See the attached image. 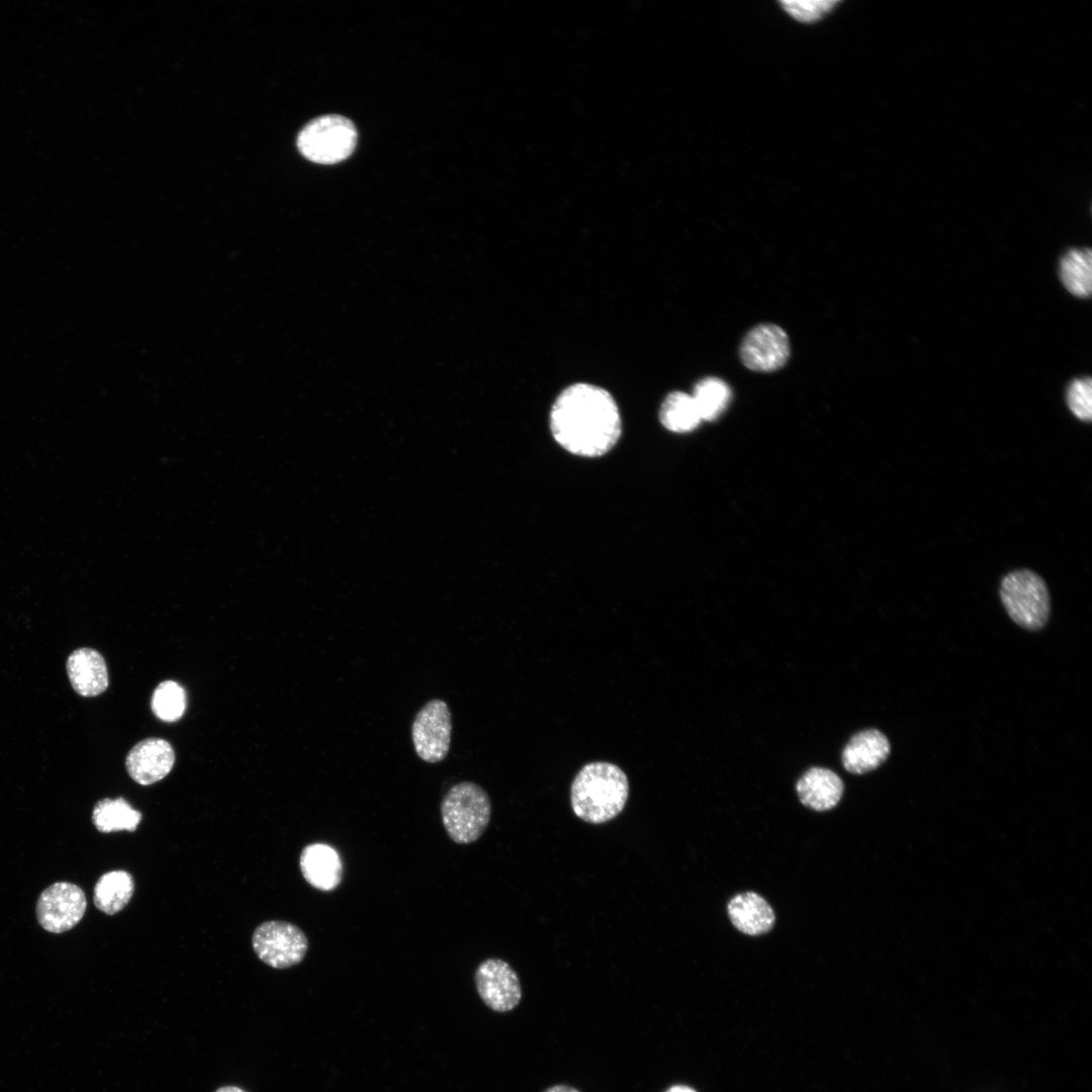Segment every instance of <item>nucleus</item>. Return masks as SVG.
I'll list each match as a JSON object with an SVG mask.
<instances>
[{
  "label": "nucleus",
  "instance_id": "11",
  "mask_svg": "<svg viewBox=\"0 0 1092 1092\" xmlns=\"http://www.w3.org/2000/svg\"><path fill=\"white\" fill-rule=\"evenodd\" d=\"M175 762L172 745L162 738H147L136 743L125 758L129 777L143 786L164 779Z\"/></svg>",
  "mask_w": 1092,
  "mask_h": 1092
},
{
  "label": "nucleus",
  "instance_id": "26",
  "mask_svg": "<svg viewBox=\"0 0 1092 1092\" xmlns=\"http://www.w3.org/2000/svg\"><path fill=\"white\" fill-rule=\"evenodd\" d=\"M665 1092H696V1091L693 1090L690 1087H687V1086H672L668 1090H666Z\"/></svg>",
  "mask_w": 1092,
  "mask_h": 1092
},
{
  "label": "nucleus",
  "instance_id": "16",
  "mask_svg": "<svg viewBox=\"0 0 1092 1092\" xmlns=\"http://www.w3.org/2000/svg\"><path fill=\"white\" fill-rule=\"evenodd\" d=\"M727 911L736 929L747 935L764 934L772 928L776 921L770 905L754 892L734 896L728 903Z\"/></svg>",
  "mask_w": 1092,
  "mask_h": 1092
},
{
  "label": "nucleus",
  "instance_id": "14",
  "mask_svg": "<svg viewBox=\"0 0 1092 1092\" xmlns=\"http://www.w3.org/2000/svg\"><path fill=\"white\" fill-rule=\"evenodd\" d=\"M890 742L877 729H868L853 735L842 751L844 768L854 775H862L879 767L889 756Z\"/></svg>",
  "mask_w": 1092,
  "mask_h": 1092
},
{
  "label": "nucleus",
  "instance_id": "6",
  "mask_svg": "<svg viewBox=\"0 0 1092 1092\" xmlns=\"http://www.w3.org/2000/svg\"><path fill=\"white\" fill-rule=\"evenodd\" d=\"M257 957L274 969H288L302 962L308 939L295 924L271 920L260 924L252 936Z\"/></svg>",
  "mask_w": 1092,
  "mask_h": 1092
},
{
  "label": "nucleus",
  "instance_id": "24",
  "mask_svg": "<svg viewBox=\"0 0 1092 1092\" xmlns=\"http://www.w3.org/2000/svg\"><path fill=\"white\" fill-rule=\"evenodd\" d=\"M838 1H782V7L800 22H815L829 13Z\"/></svg>",
  "mask_w": 1092,
  "mask_h": 1092
},
{
  "label": "nucleus",
  "instance_id": "2",
  "mask_svg": "<svg viewBox=\"0 0 1092 1092\" xmlns=\"http://www.w3.org/2000/svg\"><path fill=\"white\" fill-rule=\"evenodd\" d=\"M629 790L628 778L620 766L608 761L588 762L572 781V811L584 822L606 823L623 811Z\"/></svg>",
  "mask_w": 1092,
  "mask_h": 1092
},
{
  "label": "nucleus",
  "instance_id": "23",
  "mask_svg": "<svg viewBox=\"0 0 1092 1092\" xmlns=\"http://www.w3.org/2000/svg\"><path fill=\"white\" fill-rule=\"evenodd\" d=\"M1067 404L1072 414L1083 422L1092 418V386L1089 377L1074 379L1067 389Z\"/></svg>",
  "mask_w": 1092,
  "mask_h": 1092
},
{
  "label": "nucleus",
  "instance_id": "15",
  "mask_svg": "<svg viewBox=\"0 0 1092 1092\" xmlns=\"http://www.w3.org/2000/svg\"><path fill=\"white\" fill-rule=\"evenodd\" d=\"M796 791L804 806L816 811H826L834 808L840 801L843 783L828 768L812 767L799 779Z\"/></svg>",
  "mask_w": 1092,
  "mask_h": 1092
},
{
  "label": "nucleus",
  "instance_id": "18",
  "mask_svg": "<svg viewBox=\"0 0 1092 1092\" xmlns=\"http://www.w3.org/2000/svg\"><path fill=\"white\" fill-rule=\"evenodd\" d=\"M141 820V812L133 809L121 797L99 800L92 811V822L95 828L102 833L121 830L134 831Z\"/></svg>",
  "mask_w": 1092,
  "mask_h": 1092
},
{
  "label": "nucleus",
  "instance_id": "9",
  "mask_svg": "<svg viewBox=\"0 0 1092 1092\" xmlns=\"http://www.w3.org/2000/svg\"><path fill=\"white\" fill-rule=\"evenodd\" d=\"M787 333L775 324H760L743 338L739 355L743 365L756 372L781 369L791 353Z\"/></svg>",
  "mask_w": 1092,
  "mask_h": 1092
},
{
  "label": "nucleus",
  "instance_id": "25",
  "mask_svg": "<svg viewBox=\"0 0 1092 1092\" xmlns=\"http://www.w3.org/2000/svg\"><path fill=\"white\" fill-rule=\"evenodd\" d=\"M543 1092H579V1091L576 1088L568 1086V1085L557 1084V1085L548 1087Z\"/></svg>",
  "mask_w": 1092,
  "mask_h": 1092
},
{
  "label": "nucleus",
  "instance_id": "10",
  "mask_svg": "<svg viewBox=\"0 0 1092 1092\" xmlns=\"http://www.w3.org/2000/svg\"><path fill=\"white\" fill-rule=\"evenodd\" d=\"M474 982L483 1003L495 1012L511 1011L522 999L519 977L504 960L490 958L480 963Z\"/></svg>",
  "mask_w": 1092,
  "mask_h": 1092
},
{
  "label": "nucleus",
  "instance_id": "27",
  "mask_svg": "<svg viewBox=\"0 0 1092 1092\" xmlns=\"http://www.w3.org/2000/svg\"><path fill=\"white\" fill-rule=\"evenodd\" d=\"M215 1092H246L245 1090L237 1086H224L217 1089Z\"/></svg>",
  "mask_w": 1092,
  "mask_h": 1092
},
{
  "label": "nucleus",
  "instance_id": "8",
  "mask_svg": "<svg viewBox=\"0 0 1092 1092\" xmlns=\"http://www.w3.org/2000/svg\"><path fill=\"white\" fill-rule=\"evenodd\" d=\"M86 908V895L79 886L70 882H57L40 893L35 914L44 930L63 933L78 924Z\"/></svg>",
  "mask_w": 1092,
  "mask_h": 1092
},
{
  "label": "nucleus",
  "instance_id": "5",
  "mask_svg": "<svg viewBox=\"0 0 1092 1092\" xmlns=\"http://www.w3.org/2000/svg\"><path fill=\"white\" fill-rule=\"evenodd\" d=\"M357 143L356 127L348 118L328 114L308 122L299 132L297 148L311 162L335 164L346 160Z\"/></svg>",
  "mask_w": 1092,
  "mask_h": 1092
},
{
  "label": "nucleus",
  "instance_id": "21",
  "mask_svg": "<svg viewBox=\"0 0 1092 1092\" xmlns=\"http://www.w3.org/2000/svg\"><path fill=\"white\" fill-rule=\"evenodd\" d=\"M692 396L701 420L714 421L727 407L731 390L723 379L709 376L696 384Z\"/></svg>",
  "mask_w": 1092,
  "mask_h": 1092
},
{
  "label": "nucleus",
  "instance_id": "19",
  "mask_svg": "<svg viewBox=\"0 0 1092 1092\" xmlns=\"http://www.w3.org/2000/svg\"><path fill=\"white\" fill-rule=\"evenodd\" d=\"M1060 278L1066 289L1075 296H1089L1092 289V256L1090 249H1071L1060 261Z\"/></svg>",
  "mask_w": 1092,
  "mask_h": 1092
},
{
  "label": "nucleus",
  "instance_id": "1",
  "mask_svg": "<svg viewBox=\"0 0 1092 1092\" xmlns=\"http://www.w3.org/2000/svg\"><path fill=\"white\" fill-rule=\"evenodd\" d=\"M550 428L556 442L568 452L599 457L617 443L622 424L617 403L606 389L578 382L555 399Z\"/></svg>",
  "mask_w": 1092,
  "mask_h": 1092
},
{
  "label": "nucleus",
  "instance_id": "17",
  "mask_svg": "<svg viewBox=\"0 0 1092 1092\" xmlns=\"http://www.w3.org/2000/svg\"><path fill=\"white\" fill-rule=\"evenodd\" d=\"M134 892V881L125 871L103 874L96 882L93 893L94 905L107 915L121 911Z\"/></svg>",
  "mask_w": 1092,
  "mask_h": 1092
},
{
  "label": "nucleus",
  "instance_id": "3",
  "mask_svg": "<svg viewBox=\"0 0 1092 1092\" xmlns=\"http://www.w3.org/2000/svg\"><path fill=\"white\" fill-rule=\"evenodd\" d=\"M491 802L477 784L461 782L452 786L441 802V818L452 841L469 844L476 841L487 828Z\"/></svg>",
  "mask_w": 1092,
  "mask_h": 1092
},
{
  "label": "nucleus",
  "instance_id": "20",
  "mask_svg": "<svg viewBox=\"0 0 1092 1092\" xmlns=\"http://www.w3.org/2000/svg\"><path fill=\"white\" fill-rule=\"evenodd\" d=\"M659 420L662 426L674 433H688L696 429L702 421L692 395L682 391H672L664 398Z\"/></svg>",
  "mask_w": 1092,
  "mask_h": 1092
},
{
  "label": "nucleus",
  "instance_id": "12",
  "mask_svg": "<svg viewBox=\"0 0 1092 1092\" xmlns=\"http://www.w3.org/2000/svg\"><path fill=\"white\" fill-rule=\"evenodd\" d=\"M304 880L320 891L336 889L343 876V863L338 851L325 843L306 845L299 856Z\"/></svg>",
  "mask_w": 1092,
  "mask_h": 1092
},
{
  "label": "nucleus",
  "instance_id": "22",
  "mask_svg": "<svg viewBox=\"0 0 1092 1092\" xmlns=\"http://www.w3.org/2000/svg\"><path fill=\"white\" fill-rule=\"evenodd\" d=\"M186 709V693L174 680L161 682L152 697V710L157 718L165 722L179 720Z\"/></svg>",
  "mask_w": 1092,
  "mask_h": 1092
},
{
  "label": "nucleus",
  "instance_id": "13",
  "mask_svg": "<svg viewBox=\"0 0 1092 1092\" xmlns=\"http://www.w3.org/2000/svg\"><path fill=\"white\" fill-rule=\"evenodd\" d=\"M67 673L77 694L95 697L108 687V673L103 656L88 647L73 651L67 660Z\"/></svg>",
  "mask_w": 1092,
  "mask_h": 1092
},
{
  "label": "nucleus",
  "instance_id": "7",
  "mask_svg": "<svg viewBox=\"0 0 1092 1092\" xmlns=\"http://www.w3.org/2000/svg\"><path fill=\"white\" fill-rule=\"evenodd\" d=\"M452 735V716L446 702L433 699L417 713L412 724V739L418 756L430 763L442 761L448 754Z\"/></svg>",
  "mask_w": 1092,
  "mask_h": 1092
},
{
  "label": "nucleus",
  "instance_id": "4",
  "mask_svg": "<svg viewBox=\"0 0 1092 1092\" xmlns=\"http://www.w3.org/2000/svg\"><path fill=\"white\" fill-rule=\"evenodd\" d=\"M1001 602L1009 617L1027 630L1041 629L1051 613L1048 585L1036 572L1022 568L1008 572L999 587Z\"/></svg>",
  "mask_w": 1092,
  "mask_h": 1092
}]
</instances>
